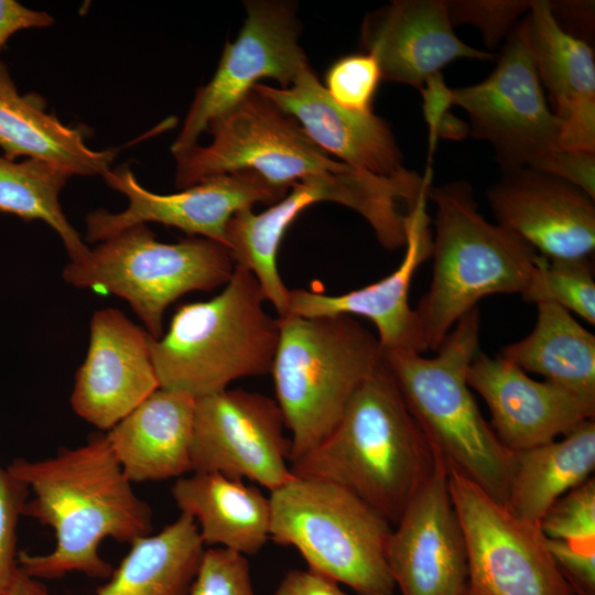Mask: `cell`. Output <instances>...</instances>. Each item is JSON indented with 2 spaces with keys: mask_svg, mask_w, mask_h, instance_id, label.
<instances>
[{
  "mask_svg": "<svg viewBox=\"0 0 595 595\" xmlns=\"http://www.w3.org/2000/svg\"><path fill=\"white\" fill-rule=\"evenodd\" d=\"M7 468L32 493L22 516L54 531L50 553L18 554L20 567L34 578L79 572L108 580L113 569L99 554L100 543L111 538L131 544L152 533V509L134 493L106 433L43 459L15 458Z\"/></svg>",
  "mask_w": 595,
  "mask_h": 595,
  "instance_id": "obj_1",
  "label": "cell"
},
{
  "mask_svg": "<svg viewBox=\"0 0 595 595\" xmlns=\"http://www.w3.org/2000/svg\"><path fill=\"white\" fill-rule=\"evenodd\" d=\"M439 462L382 357L333 432L290 468L348 489L396 524Z\"/></svg>",
  "mask_w": 595,
  "mask_h": 595,
  "instance_id": "obj_2",
  "label": "cell"
},
{
  "mask_svg": "<svg viewBox=\"0 0 595 595\" xmlns=\"http://www.w3.org/2000/svg\"><path fill=\"white\" fill-rule=\"evenodd\" d=\"M479 311L466 313L434 357L404 350L382 351L404 402L437 458L455 473L507 505L512 452L484 419L466 381L479 351Z\"/></svg>",
  "mask_w": 595,
  "mask_h": 595,
  "instance_id": "obj_3",
  "label": "cell"
},
{
  "mask_svg": "<svg viewBox=\"0 0 595 595\" xmlns=\"http://www.w3.org/2000/svg\"><path fill=\"white\" fill-rule=\"evenodd\" d=\"M264 301L252 272L235 264L220 293L180 306L169 329L149 339L160 388L198 399L234 380L270 374L279 318L266 311Z\"/></svg>",
  "mask_w": 595,
  "mask_h": 595,
  "instance_id": "obj_4",
  "label": "cell"
},
{
  "mask_svg": "<svg viewBox=\"0 0 595 595\" xmlns=\"http://www.w3.org/2000/svg\"><path fill=\"white\" fill-rule=\"evenodd\" d=\"M428 198L436 206L433 273L414 310L428 349L436 351L480 299L522 294L541 255L512 231L485 219L466 181L431 184Z\"/></svg>",
  "mask_w": 595,
  "mask_h": 595,
  "instance_id": "obj_5",
  "label": "cell"
},
{
  "mask_svg": "<svg viewBox=\"0 0 595 595\" xmlns=\"http://www.w3.org/2000/svg\"><path fill=\"white\" fill-rule=\"evenodd\" d=\"M278 318L270 374L292 434L291 464L333 432L355 391L382 363V349L350 315Z\"/></svg>",
  "mask_w": 595,
  "mask_h": 595,
  "instance_id": "obj_6",
  "label": "cell"
},
{
  "mask_svg": "<svg viewBox=\"0 0 595 595\" xmlns=\"http://www.w3.org/2000/svg\"><path fill=\"white\" fill-rule=\"evenodd\" d=\"M270 539L295 548L309 569L358 595H392L390 522L334 483L294 476L270 491Z\"/></svg>",
  "mask_w": 595,
  "mask_h": 595,
  "instance_id": "obj_7",
  "label": "cell"
},
{
  "mask_svg": "<svg viewBox=\"0 0 595 595\" xmlns=\"http://www.w3.org/2000/svg\"><path fill=\"white\" fill-rule=\"evenodd\" d=\"M234 269L231 255L220 242L193 237L165 244L147 225H138L100 241L83 260L69 261L63 279L75 288L126 300L158 339L171 303L188 292L225 285Z\"/></svg>",
  "mask_w": 595,
  "mask_h": 595,
  "instance_id": "obj_8",
  "label": "cell"
},
{
  "mask_svg": "<svg viewBox=\"0 0 595 595\" xmlns=\"http://www.w3.org/2000/svg\"><path fill=\"white\" fill-rule=\"evenodd\" d=\"M207 130L213 136L207 147L196 144L173 154L175 184L182 190L218 174L250 170L286 193L298 183L346 165L333 160L294 118L255 88L213 119Z\"/></svg>",
  "mask_w": 595,
  "mask_h": 595,
  "instance_id": "obj_9",
  "label": "cell"
},
{
  "mask_svg": "<svg viewBox=\"0 0 595 595\" xmlns=\"http://www.w3.org/2000/svg\"><path fill=\"white\" fill-rule=\"evenodd\" d=\"M452 102L468 115L472 136L493 145L502 171L527 166L552 174L564 151L562 126L543 94L527 18L508 35L494 72L452 89Z\"/></svg>",
  "mask_w": 595,
  "mask_h": 595,
  "instance_id": "obj_10",
  "label": "cell"
},
{
  "mask_svg": "<svg viewBox=\"0 0 595 595\" xmlns=\"http://www.w3.org/2000/svg\"><path fill=\"white\" fill-rule=\"evenodd\" d=\"M464 532L469 587L479 595H574L539 526L516 517L468 479L448 474Z\"/></svg>",
  "mask_w": 595,
  "mask_h": 595,
  "instance_id": "obj_11",
  "label": "cell"
},
{
  "mask_svg": "<svg viewBox=\"0 0 595 595\" xmlns=\"http://www.w3.org/2000/svg\"><path fill=\"white\" fill-rule=\"evenodd\" d=\"M275 400L242 389L195 399L193 472L249 479L270 491L293 478L291 440Z\"/></svg>",
  "mask_w": 595,
  "mask_h": 595,
  "instance_id": "obj_12",
  "label": "cell"
},
{
  "mask_svg": "<svg viewBox=\"0 0 595 595\" xmlns=\"http://www.w3.org/2000/svg\"><path fill=\"white\" fill-rule=\"evenodd\" d=\"M294 6L280 1H248L246 19L234 42H227L213 78L201 87L172 154L196 145L209 122L238 104L261 78L288 88L307 60L299 44Z\"/></svg>",
  "mask_w": 595,
  "mask_h": 595,
  "instance_id": "obj_13",
  "label": "cell"
},
{
  "mask_svg": "<svg viewBox=\"0 0 595 595\" xmlns=\"http://www.w3.org/2000/svg\"><path fill=\"white\" fill-rule=\"evenodd\" d=\"M101 176L127 197L128 206L119 213H90L86 218L89 242H100L133 226L159 223L226 246V227L237 212L257 203L272 205L286 195L250 170L218 174L163 195L144 188L126 165Z\"/></svg>",
  "mask_w": 595,
  "mask_h": 595,
  "instance_id": "obj_14",
  "label": "cell"
},
{
  "mask_svg": "<svg viewBox=\"0 0 595 595\" xmlns=\"http://www.w3.org/2000/svg\"><path fill=\"white\" fill-rule=\"evenodd\" d=\"M290 190L260 214L251 207L237 212L226 227V246L235 264L252 272L279 317L288 314L290 289L279 273L277 253L292 221L305 208L323 201L345 205L368 220L379 213L385 198L379 176L347 164L338 172L298 183Z\"/></svg>",
  "mask_w": 595,
  "mask_h": 595,
  "instance_id": "obj_15",
  "label": "cell"
},
{
  "mask_svg": "<svg viewBox=\"0 0 595 595\" xmlns=\"http://www.w3.org/2000/svg\"><path fill=\"white\" fill-rule=\"evenodd\" d=\"M387 547V563L401 595H464L469 588L467 547L448 487L436 468L407 506Z\"/></svg>",
  "mask_w": 595,
  "mask_h": 595,
  "instance_id": "obj_16",
  "label": "cell"
},
{
  "mask_svg": "<svg viewBox=\"0 0 595 595\" xmlns=\"http://www.w3.org/2000/svg\"><path fill=\"white\" fill-rule=\"evenodd\" d=\"M487 198L497 224L548 259L591 258L595 205L577 186L531 167L502 171Z\"/></svg>",
  "mask_w": 595,
  "mask_h": 595,
  "instance_id": "obj_17",
  "label": "cell"
},
{
  "mask_svg": "<svg viewBox=\"0 0 595 595\" xmlns=\"http://www.w3.org/2000/svg\"><path fill=\"white\" fill-rule=\"evenodd\" d=\"M149 339L147 331L116 309L93 314L88 351L71 394L78 416L109 431L160 388Z\"/></svg>",
  "mask_w": 595,
  "mask_h": 595,
  "instance_id": "obj_18",
  "label": "cell"
},
{
  "mask_svg": "<svg viewBox=\"0 0 595 595\" xmlns=\"http://www.w3.org/2000/svg\"><path fill=\"white\" fill-rule=\"evenodd\" d=\"M466 381L487 403L489 424L510 452L554 441L595 415V402L550 381H537L500 356L478 351Z\"/></svg>",
  "mask_w": 595,
  "mask_h": 595,
  "instance_id": "obj_19",
  "label": "cell"
},
{
  "mask_svg": "<svg viewBox=\"0 0 595 595\" xmlns=\"http://www.w3.org/2000/svg\"><path fill=\"white\" fill-rule=\"evenodd\" d=\"M426 202L428 196L422 197L409 210L405 252L396 270L377 282L338 295L303 289L290 290L286 315L364 316L375 324L382 351H426L419 317L409 303L414 273L432 257V220Z\"/></svg>",
  "mask_w": 595,
  "mask_h": 595,
  "instance_id": "obj_20",
  "label": "cell"
},
{
  "mask_svg": "<svg viewBox=\"0 0 595 595\" xmlns=\"http://www.w3.org/2000/svg\"><path fill=\"white\" fill-rule=\"evenodd\" d=\"M361 43L383 80L421 89L458 58L494 60L465 44L453 30L445 0H397L374 11L361 25Z\"/></svg>",
  "mask_w": 595,
  "mask_h": 595,
  "instance_id": "obj_21",
  "label": "cell"
},
{
  "mask_svg": "<svg viewBox=\"0 0 595 595\" xmlns=\"http://www.w3.org/2000/svg\"><path fill=\"white\" fill-rule=\"evenodd\" d=\"M253 88L294 118L321 149L343 163L381 176L404 169L389 125L372 112H356L338 105L310 65L288 88L259 83Z\"/></svg>",
  "mask_w": 595,
  "mask_h": 595,
  "instance_id": "obj_22",
  "label": "cell"
},
{
  "mask_svg": "<svg viewBox=\"0 0 595 595\" xmlns=\"http://www.w3.org/2000/svg\"><path fill=\"white\" fill-rule=\"evenodd\" d=\"M527 23L540 83L562 126L564 150L595 152V60L592 47L565 31L550 1H531Z\"/></svg>",
  "mask_w": 595,
  "mask_h": 595,
  "instance_id": "obj_23",
  "label": "cell"
},
{
  "mask_svg": "<svg viewBox=\"0 0 595 595\" xmlns=\"http://www.w3.org/2000/svg\"><path fill=\"white\" fill-rule=\"evenodd\" d=\"M195 399L159 388L106 432L131 483L180 478L192 473Z\"/></svg>",
  "mask_w": 595,
  "mask_h": 595,
  "instance_id": "obj_24",
  "label": "cell"
},
{
  "mask_svg": "<svg viewBox=\"0 0 595 595\" xmlns=\"http://www.w3.org/2000/svg\"><path fill=\"white\" fill-rule=\"evenodd\" d=\"M181 510L194 519L204 545L256 555L270 539V500L256 486L218 473L193 472L171 488Z\"/></svg>",
  "mask_w": 595,
  "mask_h": 595,
  "instance_id": "obj_25",
  "label": "cell"
},
{
  "mask_svg": "<svg viewBox=\"0 0 595 595\" xmlns=\"http://www.w3.org/2000/svg\"><path fill=\"white\" fill-rule=\"evenodd\" d=\"M85 132L62 123L45 111L35 94L21 95L9 69L0 62V149L3 156L36 159L61 166L72 175H102L110 170L113 150L96 151Z\"/></svg>",
  "mask_w": 595,
  "mask_h": 595,
  "instance_id": "obj_26",
  "label": "cell"
},
{
  "mask_svg": "<svg viewBox=\"0 0 595 595\" xmlns=\"http://www.w3.org/2000/svg\"><path fill=\"white\" fill-rule=\"evenodd\" d=\"M560 441L512 452L506 507L539 526L547 510L564 494L591 477L595 468V421L588 419Z\"/></svg>",
  "mask_w": 595,
  "mask_h": 595,
  "instance_id": "obj_27",
  "label": "cell"
},
{
  "mask_svg": "<svg viewBox=\"0 0 595 595\" xmlns=\"http://www.w3.org/2000/svg\"><path fill=\"white\" fill-rule=\"evenodd\" d=\"M94 595H190L205 545L194 519L181 513L140 538Z\"/></svg>",
  "mask_w": 595,
  "mask_h": 595,
  "instance_id": "obj_28",
  "label": "cell"
},
{
  "mask_svg": "<svg viewBox=\"0 0 595 595\" xmlns=\"http://www.w3.org/2000/svg\"><path fill=\"white\" fill-rule=\"evenodd\" d=\"M537 310L532 332L499 356L595 402V336L558 304L537 303Z\"/></svg>",
  "mask_w": 595,
  "mask_h": 595,
  "instance_id": "obj_29",
  "label": "cell"
},
{
  "mask_svg": "<svg viewBox=\"0 0 595 595\" xmlns=\"http://www.w3.org/2000/svg\"><path fill=\"white\" fill-rule=\"evenodd\" d=\"M72 176L67 170L42 160L15 162L0 155V212L46 223L61 237L71 262H78L90 249L60 203V194Z\"/></svg>",
  "mask_w": 595,
  "mask_h": 595,
  "instance_id": "obj_30",
  "label": "cell"
},
{
  "mask_svg": "<svg viewBox=\"0 0 595 595\" xmlns=\"http://www.w3.org/2000/svg\"><path fill=\"white\" fill-rule=\"evenodd\" d=\"M528 302H550L595 324V281L591 258L548 259L540 256L521 294Z\"/></svg>",
  "mask_w": 595,
  "mask_h": 595,
  "instance_id": "obj_31",
  "label": "cell"
},
{
  "mask_svg": "<svg viewBox=\"0 0 595 595\" xmlns=\"http://www.w3.org/2000/svg\"><path fill=\"white\" fill-rule=\"evenodd\" d=\"M539 528L547 539L595 548L594 477L560 497L543 515Z\"/></svg>",
  "mask_w": 595,
  "mask_h": 595,
  "instance_id": "obj_32",
  "label": "cell"
},
{
  "mask_svg": "<svg viewBox=\"0 0 595 595\" xmlns=\"http://www.w3.org/2000/svg\"><path fill=\"white\" fill-rule=\"evenodd\" d=\"M381 79L379 64L372 55L351 54L328 68L324 87L342 107L367 113L372 112L371 104Z\"/></svg>",
  "mask_w": 595,
  "mask_h": 595,
  "instance_id": "obj_33",
  "label": "cell"
},
{
  "mask_svg": "<svg viewBox=\"0 0 595 595\" xmlns=\"http://www.w3.org/2000/svg\"><path fill=\"white\" fill-rule=\"evenodd\" d=\"M190 595H256L248 560L225 548L205 549Z\"/></svg>",
  "mask_w": 595,
  "mask_h": 595,
  "instance_id": "obj_34",
  "label": "cell"
},
{
  "mask_svg": "<svg viewBox=\"0 0 595 595\" xmlns=\"http://www.w3.org/2000/svg\"><path fill=\"white\" fill-rule=\"evenodd\" d=\"M445 4L453 26L473 24L482 32L486 46L493 48L510 34L518 18L530 10L531 1L451 0Z\"/></svg>",
  "mask_w": 595,
  "mask_h": 595,
  "instance_id": "obj_35",
  "label": "cell"
},
{
  "mask_svg": "<svg viewBox=\"0 0 595 595\" xmlns=\"http://www.w3.org/2000/svg\"><path fill=\"white\" fill-rule=\"evenodd\" d=\"M29 488L0 465V595H7L19 572L18 524Z\"/></svg>",
  "mask_w": 595,
  "mask_h": 595,
  "instance_id": "obj_36",
  "label": "cell"
},
{
  "mask_svg": "<svg viewBox=\"0 0 595 595\" xmlns=\"http://www.w3.org/2000/svg\"><path fill=\"white\" fill-rule=\"evenodd\" d=\"M422 87L423 111L430 128L431 141L440 138L461 139L469 131L467 123L447 112L452 102L450 89L441 74L430 77Z\"/></svg>",
  "mask_w": 595,
  "mask_h": 595,
  "instance_id": "obj_37",
  "label": "cell"
},
{
  "mask_svg": "<svg viewBox=\"0 0 595 595\" xmlns=\"http://www.w3.org/2000/svg\"><path fill=\"white\" fill-rule=\"evenodd\" d=\"M547 547L574 595H595V548L547 539Z\"/></svg>",
  "mask_w": 595,
  "mask_h": 595,
  "instance_id": "obj_38",
  "label": "cell"
},
{
  "mask_svg": "<svg viewBox=\"0 0 595 595\" xmlns=\"http://www.w3.org/2000/svg\"><path fill=\"white\" fill-rule=\"evenodd\" d=\"M53 23L54 19L44 11L32 10L15 0H0V50L17 32Z\"/></svg>",
  "mask_w": 595,
  "mask_h": 595,
  "instance_id": "obj_39",
  "label": "cell"
},
{
  "mask_svg": "<svg viewBox=\"0 0 595 595\" xmlns=\"http://www.w3.org/2000/svg\"><path fill=\"white\" fill-rule=\"evenodd\" d=\"M273 595H347L337 582L313 570H291Z\"/></svg>",
  "mask_w": 595,
  "mask_h": 595,
  "instance_id": "obj_40",
  "label": "cell"
},
{
  "mask_svg": "<svg viewBox=\"0 0 595 595\" xmlns=\"http://www.w3.org/2000/svg\"><path fill=\"white\" fill-rule=\"evenodd\" d=\"M552 13L556 20L566 19L577 25L593 28L594 2L592 1H556L550 2Z\"/></svg>",
  "mask_w": 595,
  "mask_h": 595,
  "instance_id": "obj_41",
  "label": "cell"
},
{
  "mask_svg": "<svg viewBox=\"0 0 595 595\" xmlns=\"http://www.w3.org/2000/svg\"><path fill=\"white\" fill-rule=\"evenodd\" d=\"M7 595H50L46 586L26 574L21 567L20 572Z\"/></svg>",
  "mask_w": 595,
  "mask_h": 595,
  "instance_id": "obj_42",
  "label": "cell"
},
{
  "mask_svg": "<svg viewBox=\"0 0 595 595\" xmlns=\"http://www.w3.org/2000/svg\"><path fill=\"white\" fill-rule=\"evenodd\" d=\"M464 595H479V594H477L475 591H473V589L469 587L468 591H467Z\"/></svg>",
  "mask_w": 595,
  "mask_h": 595,
  "instance_id": "obj_43",
  "label": "cell"
}]
</instances>
